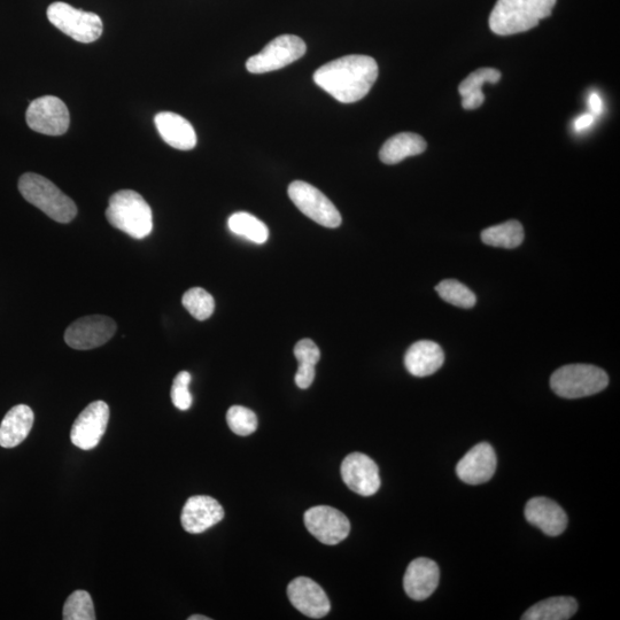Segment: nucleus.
<instances>
[{"label": "nucleus", "mask_w": 620, "mask_h": 620, "mask_svg": "<svg viewBox=\"0 0 620 620\" xmlns=\"http://www.w3.org/2000/svg\"><path fill=\"white\" fill-rule=\"evenodd\" d=\"M378 77V65L368 56H346L317 69L314 82L343 104H353L366 97Z\"/></svg>", "instance_id": "f257e3e1"}, {"label": "nucleus", "mask_w": 620, "mask_h": 620, "mask_svg": "<svg viewBox=\"0 0 620 620\" xmlns=\"http://www.w3.org/2000/svg\"><path fill=\"white\" fill-rule=\"evenodd\" d=\"M557 0H498L490 17L494 34L510 36L536 28L552 15Z\"/></svg>", "instance_id": "f03ea898"}, {"label": "nucleus", "mask_w": 620, "mask_h": 620, "mask_svg": "<svg viewBox=\"0 0 620 620\" xmlns=\"http://www.w3.org/2000/svg\"><path fill=\"white\" fill-rule=\"evenodd\" d=\"M106 219L114 228L135 239L146 238L153 230L152 209L133 190L114 193L106 209Z\"/></svg>", "instance_id": "7ed1b4c3"}, {"label": "nucleus", "mask_w": 620, "mask_h": 620, "mask_svg": "<svg viewBox=\"0 0 620 620\" xmlns=\"http://www.w3.org/2000/svg\"><path fill=\"white\" fill-rule=\"evenodd\" d=\"M19 191L29 204L41 209L53 221L69 223L77 215L74 201L41 175L23 174L19 180Z\"/></svg>", "instance_id": "20e7f679"}, {"label": "nucleus", "mask_w": 620, "mask_h": 620, "mask_svg": "<svg viewBox=\"0 0 620 620\" xmlns=\"http://www.w3.org/2000/svg\"><path fill=\"white\" fill-rule=\"evenodd\" d=\"M609 384L607 372L591 364H569L554 372L550 387L564 399L591 397Z\"/></svg>", "instance_id": "39448f33"}, {"label": "nucleus", "mask_w": 620, "mask_h": 620, "mask_svg": "<svg viewBox=\"0 0 620 620\" xmlns=\"http://www.w3.org/2000/svg\"><path fill=\"white\" fill-rule=\"evenodd\" d=\"M48 19L65 35L80 43H92L103 34V21L99 15L77 10L75 7L57 2L49 6Z\"/></svg>", "instance_id": "423d86ee"}, {"label": "nucleus", "mask_w": 620, "mask_h": 620, "mask_svg": "<svg viewBox=\"0 0 620 620\" xmlns=\"http://www.w3.org/2000/svg\"><path fill=\"white\" fill-rule=\"evenodd\" d=\"M307 46L300 37L282 35L271 41L257 56L246 62L247 71L252 74H265L278 71L305 56Z\"/></svg>", "instance_id": "0eeeda50"}, {"label": "nucleus", "mask_w": 620, "mask_h": 620, "mask_svg": "<svg viewBox=\"0 0 620 620\" xmlns=\"http://www.w3.org/2000/svg\"><path fill=\"white\" fill-rule=\"evenodd\" d=\"M289 197L301 213L325 228L335 229L341 224V215L328 197L306 182L296 181L289 186Z\"/></svg>", "instance_id": "6e6552de"}, {"label": "nucleus", "mask_w": 620, "mask_h": 620, "mask_svg": "<svg viewBox=\"0 0 620 620\" xmlns=\"http://www.w3.org/2000/svg\"><path fill=\"white\" fill-rule=\"evenodd\" d=\"M26 121L31 130L46 136H61L67 133L71 116L64 102L54 96H44L31 102Z\"/></svg>", "instance_id": "1a4fd4ad"}, {"label": "nucleus", "mask_w": 620, "mask_h": 620, "mask_svg": "<svg viewBox=\"0 0 620 620\" xmlns=\"http://www.w3.org/2000/svg\"><path fill=\"white\" fill-rule=\"evenodd\" d=\"M116 332V323L103 315L85 316L69 325L65 341L77 351H89L103 346Z\"/></svg>", "instance_id": "9d476101"}, {"label": "nucleus", "mask_w": 620, "mask_h": 620, "mask_svg": "<svg viewBox=\"0 0 620 620\" xmlns=\"http://www.w3.org/2000/svg\"><path fill=\"white\" fill-rule=\"evenodd\" d=\"M305 525L310 534L324 545L335 546L351 532V523L341 511L329 506H316L306 511Z\"/></svg>", "instance_id": "9b49d317"}, {"label": "nucleus", "mask_w": 620, "mask_h": 620, "mask_svg": "<svg viewBox=\"0 0 620 620\" xmlns=\"http://www.w3.org/2000/svg\"><path fill=\"white\" fill-rule=\"evenodd\" d=\"M110 421V407L104 401H95L76 418L71 431L72 443L82 449L91 451L103 439Z\"/></svg>", "instance_id": "f8f14e48"}, {"label": "nucleus", "mask_w": 620, "mask_h": 620, "mask_svg": "<svg viewBox=\"0 0 620 620\" xmlns=\"http://www.w3.org/2000/svg\"><path fill=\"white\" fill-rule=\"evenodd\" d=\"M341 477L350 490L362 496H371L381 487L378 465L362 453L348 455L341 464Z\"/></svg>", "instance_id": "ddd939ff"}, {"label": "nucleus", "mask_w": 620, "mask_h": 620, "mask_svg": "<svg viewBox=\"0 0 620 620\" xmlns=\"http://www.w3.org/2000/svg\"><path fill=\"white\" fill-rule=\"evenodd\" d=\"M288 596L292 606L309 618H323L331 610L327 593L313 579L307 577L292 580L288 587Z\"/></svg>", "instance_id": "4468645a"}, {"label": "nucleus", "mask_w": 620, "mask_h": 620, "mask_svg": "<svg viewBox=\"0 0 620 620\" xmlns=\"http://www.w3.org/2000/svg\"><path fill=\"white\" fill-rule=\"evenodd\" d=\"M224 518V510L212 496L196 495L186 501L181 515L183 529L191 534L204 533Z\"/></svg>", "instance_id": "2eb2a0df"}, {"label": "nucleus", "mask_w": 620, "mask_h": 620, "mask_svg": "<svg viewBox=\"0 0 620 620\" xmlns=\"http://www.w3.org/2000/svg\"><path fill=\"white\" fill-rule=\"evenodd\" d=\"M496 455L490 444L482 443L465 454L457 463L456 474L465 484L487 483L495 474Z\"/></svg>", "instance_id": "dca6fc26"}, {"label": "nucleus", "mask_w": 620, "mask_h": 620, "mask_svg": "<svg viewBox=\"0 0 620 620\" xmlns=\"http://www.w3.org/2000/svg\"><path fill=\"white\" fill-rule=\"evenodd\" d=\"M438 564L429 558H416L406 571L403 587L410 599L423 601L436 591L439 585Z\"/></svg>", "instance_id": "f3484780"}, {"label": "nucleus", "mask_w": 620, "mask_h": 620, "mask_svg": "<svg viewBox=\"0 0 620 620\" xmlns=\"http://www.w3.org/2000/svg\"><path fill=\"white\" fill-rule=\"evenodd\" d=\"M525 517L527 522L550 537L560 536L568 526V516L563 508L544 496L527 502Z\"/></svg>", "instance_id": "a211bd4d"}, {"label": "nucleus", "mask_w": 620, "mask_h": 620, "mask_svg": "<svg viewBox=\"0 0 620 620\" xmlns=\"http://www.w3.org/2000/svg\"><path fill=\"white\" fill-rule=\"evenodd\" d=\"M155 127H157L162 139L176 150L190 151L197 145V135L192 124L183 116L162 112L155 115Z\"/></svg>", "instance_id": "6ab92c4d"}, {"label": "nucleus", "mask_w": 620, "mask_h": 620, "mask_svg": "<svg viewBox=\"0 0 620 620\" xmlns=\"http://www.w3.org/2000/svg\"><path fill=\"white\" fill-rule=\"evenodd\" d=\"M445 362L443 348L431 340H421L408 348L405 366L410 375L428 377L437 372Z\"/></svg>", "instance_id": "aec40b11"}, {"label": "nucleus", "mask_w": 620, "mask_h": 620, "mask_svg": "<svg viewBox=\"0 0 620 620\" xmlns=\"http://www.w3.org/2000/svg\"><path fill=\"white\" fill-rule=\"evenodd\" d=\"M35 415L26 405L13 407L0 424V446L14 448L23 443L33 429Z\"/></svg>", "instance_id": "412c9836"}, {"label": "nucleus", "mask_w": 620, "mask_h": 620, "mask_svg": "<svg viewBox=\"0 0 620 620\" xmlns=\"http://www.w3.org/2000/svg\"><path fill=\"white\" fill-rule=\"evenodd\" d=\"M423 137L413 133H401L386 141L379 152V158L386 165H397L399 162L420 155L426 150Z\"/></svg>", "instance_id": "4be33fe9"}, {"label": "nucleus", "mask_w": 620, "mask_h": 620, "mask_svg": "<svg viewBox=\"0 0 620 620\" xmlns=\"http://www.w3.org/2000/svg\"><path fill=\"white\" fill-rule=\"evenodd\" d=\"M501 80V73L494 68H480L471 73L459 87L464 110L474 111L485 102L483 85L496 84Z\"/></svg>", "instance_id": "5701e85b"}, {"label": "nucleus", "mask_w": 620, "mask_h": 620, "mask_svg": "<svg viewBox=\"0 0 620 620\" xmlns=\"http://www.w3.org/2000/svg\"><path fill=\"white\" fill-rule=\"evenodd\" d=\"M578 603L569 596H556L534 604L522 616L523 620H568L576 614Z\"/></svg>", "instance_id": "b1692460"}, {"label": "nucleus", "mask_w": 620, "mask_h": 620, "mask_svg": "<svg viewBox=\"0 0 620 620\" xmlns=\"http://www.w3.org/2000/svg\"><path fill=\"white\" fill-rule=\"evenodd\" d=\"M294 355L299 363L294 381L301 390H307L314 383L316 364L321 360L320 348L313 340L302 339L294 347Z\"/></svg>", "instance_id": "393cba45"}, {"label": "nucleus", "mask_w": 620, "mask_h": 620, "mask_svg": "<svg viewBox=\"0 0 620 620\" xmlns=\"http://www.w3.org/2000/svg\"><path fill=\"white\" fill-rule=\"evenodd\" d=\"M524 228L521 223L511 220L499 226L487 228L482 232L483 243L492 247L511 250L524 242Z\"/></svg>", "instance_id": "a878e982"}, {"label": "nucleus", "mask_w": 620, "mask_h": 620, "mask_svg": "<svg viewBox=\"0 0 620 620\" xmlns=\"http://www.w3.org/2000/svg\"><path fill=\"white\" fill-rule=\"evenodd\" d=\"M228 227L235 235L251 240L255 244H265L269 238V230L266 224L245 212L231 215Z\"/></svg>", "instance_id": "bb28decb"}, {"label": "nucleus", "mask_w": 620, "mask_h": 620, "mask_svg": "<svg viewBox=\"0 0 620 620\" xmlns=\"http://www.w3.org/2000/svg\"><path fill=\"white\" fill-rule=\"evenodd\" d=\"M439 297L448 304L456 307L469 309L476 305L477 298L467 286L455 279H446L436 286Z\"/></svg>", "instance_id": "cd10ccee"}, {"label": "nucleus", "mask_w": 620, "mask_h": 620, "mask_svg": "<svg viewBox=\"0 0 620 620\" xmlns=\"http://www.w3.org/2000/svg\"><path fill=\"white\" fill-rule=\"evenodd\" d=\"M182 304L188 312L198 321L208 320L214 313V298L204 289L193 288L186 291Z\"/></svg>", "instance_id": "c85d7f7f"}, {"label": "nucleus", "mask_w": 620, "mask_h": 620, "mask_svg": "<svg viewBox=\"0 0 620 620\" xmlns=\"http://www.w3.org/2000/svg\"><path fill=\"white\" fill-rule=\"evenodd\" d=\"M62 618L65 620H95V606L91 599V595L85 591H75L68 599L62 612Z\"/></svg>", "instance_id": "c756f323"}, {"label": "nucleus", "mask_w": 620, "mask_h": 620, "mask_svg": "<svg viewBox=\"0 0 620 620\" xmlns=\"http://www.w3.org/2000/svg\"><path fill=\"white\" fill-rule=\"evenodd\" d=\"M227 422L230 430L240 437L250 436L258 429L257 415L242 406H234L228 410Z\"/></svg>", "instance_id": "7c9ffc66"}, {"label": "nucleus", "mask_w": 620, "mask_h": 620, "mask_svg": "<svg viewBox=\"0 0 620 620\" xmlns=\"http://www.w3.org/2000/svg\"><path fill=\"white\" fill-rule=\"evenodd\" d=\"M191 379L188 371L180 372L175 377L172 392H170L174 406L182 412L189 410L192 406V395L189 390Z\"/></svg>", "instance_id": "2f4dec72"}, {"label": "nucleus", "mask_w": 620, "mask_h": 620, "mask_svg": "<svg viewBox=\"0 0 620 620\" xmlns=\"http://www.w3.org/2000/svg\"><path fill=\"white\" fill-rule=\"evenodd\" d=\"M594 121H595V115L591 113L581 115L580 118H578L575 122V129L577 131H584L588 129L589 127H591Z\"/></svg>", "instance_id": "473e14b6"}, {"label": "nucleus", "mask_w": 620, "mask_h": 620, "mask_svg": "<svg viewBox=\"0 0 620 620\" xmlns=\"http://www.w3.org/2000/svg\"><path fill=\"white\" fill-rule=\"evenodd\" d=\"M589 108L593 112V115H600L603 111V102L598 93L593 92L589 96Z\"/></svg>", "instance_id": "72a5a7b5"}, {"label": "nucleus", "mask_w": 620, "mask_h": 620, "mask_svg": "<svg viewBox=\"0 0 620 620\" xmlns=\"http://www.w3.org/2000/svg\"><path fill=\"white\" fill-rule=\"evenodd\" d=\"M189 620H211V618L203 615H193L189 617Z\"/></svg>", "instance_id": "f704fd0d"}]
</instances>
